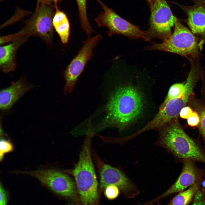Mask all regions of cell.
I'll return each mask as SVG.
<instances>
[{"mask_svg":"<svg viewBox=\"0 0 205 205\" xmlns=\"http://www.w3.org/2000/svg\"><path fill=\"white\" fill-rule=\"evenodd\" d=\"M105 108L106 114L102 129L114 127L122 130L141 116L145 104L144 95L136 87L120 85L111 94Z\"/></svg>","mask_w":205,"mask_h":205,"instance_id":"obj_1","label":"cell"},{"mask_svg":"<svg viewBox=\"0 0 205 205\" xmlns=\"http://www.w3.org/2000/svg\"><path fill=\"white\" fill-rule=\"evenodd\" d=\"M91 137L89 134L86 140L78 162L72 171L79 205H98V182L90 151Z\"/></svg>","mask_w":205,"mask_h":205,"instance_id":"obj_3","label":"cell"},{"mask_svg":"<svg viewBox=\"0 0 205 205\" xmlns=\"http://www.w3.org/2000/svg\"><path fill=\"white\" fill-rule=\"evenodd\" d=\"M9 199L8 192L3 186L1 183L0 186V205H7Z\"/></svg>","mask_w":205,"mask_h":205,"instance_id":"obj_24","label":"cell"},{"mask_svg":"<svg viewBox=\"0 0 205 205\" xmlns=\"http://www.w3.org/2000/svg\"><path fill=\"white\" fill-rule=\"evenodd\" d=\"M102 37L98 35L83 41L78 54L66 68L63 73L66 81L63 91L65 94H69L73 91L78 78L92 57L93 50Z\"/></svg>","mask_w":205,"mask_h":205,"instance_id":"obj_9","label":"cell"},{"mask_svg":"<svg viewBox=\"0 0 205 205\" xmlns=\"http://www.w3.org/2000/svg\"><path fill=\"white\" fill-rule=\"evenodd\" d=\"M192 205H205V199L202 193L199 190L194 196Z\"/></svg>","mask_w":205,"mask_h":205,"instance_id":"obj_25","label":"cell"},{"mask_svg":"<svg viewBox=\"0 0 205 205\" xmlns=\"http://www.w3.org/2000/svg\"><path fill=\"white\" fill-rule=\"evenodd\" d=\"M188 125L192 127H198L200 122V118L198 113L193 111L187 119Z\"/></svg>","mask_w":205,"mask_h":205,"instance_id":"obj_23","label":"cell"},{"mask_svg":"<svg viewBox=\"0 0 205 205\" xmlns=\"http://www.w3.org/2000/svg\"><path fill=\"white\" fill-rule=\"evenodd\" d=\"M185 83L186 81L181 83L174 84L171 86L164 101L159 107V111L163 109L169 101L180 95L184 89Z\"/></svg>","mask_w":205,"mask_h":205,"instance_id":"obj_20","label":"cell"},{"mask_svg":"<svg viewBox=\"0 0 205 205\" xmlns=\"http://www.w3.org/2000/svg\"><path fill=\"white\" fill-rule=\"evenodd\" d=\"M104 189V195L109 200H113L116 199L119 194L120 190L118 187L115 185L108 186Z\"/></svg>","mask_w":205,"mask_h":205,"instance_id":"obj_22","label":"cell"},{"mask_svg":"<svg viewBox=\"0 0 205 205\" xmlns=\"http://www.w3.org/2000/svg\"><path fill=\"white\" fill-rule=\"evenodd\" d=\"M55 12L53 19V25L63 44L67 43L70 35V25L66 15L55 7Z\"/></svg>","mask_w":205,"mask_h":205,"instance_id":"obj_15","label":"cell"},{"mask_svg":"<svg viewBox=\"0 0 205 205\" xmlns=\"http://www.w3.org/2000/svg\"><path fill=\"white\" fill-rule=\"evenodd\" d=\"M77 3L82 28L89 36L93 30L88 19L87 10V0H75Z\"/></svg>","mask_w":205,"mask_h":205,"instance_id":"obj_19","label":"cell"},{"mask_svg":"<svg viewBox=\"0 0 205 205\" xmlns=\"http://www.w3.org/2000/svg\"><path fill=\"white\" fill-rule=\"evenodd\" d=\"M193 96L190 98L187 104L199 116L200 122L198 127L205 144V101L197 99Z\"/></svg>","mask_w":205,"mask_h":205,"instance_id":"obj_17","label":"cell"},{"mask_svg":"<svg viewBox=\"0 0 205 205\" xmlns=\"http://www.w3.org/2000/svg\"><path fill=\"white\" fill-rule=\"evenodd\" d=\"M202 45L200 39L177 19L173 32L169 38L161 43L153 44L146 49L174 53L188 60H198Z\"/></svg>","mask_w":205,"mask_h":205,"instance_id":"obj_4","label":"cell"},{"mask_svg":"<svg viewBox=\"0 0 205 205\" xmlns=\"http://www.w3.org/2000/svg\"><path fill=\"white\" fill-rule=\"evenodd\" d=\"M160 143L181 161L191 159L205 164V153L199 144L184 131L178 118L159 129Z\"/></svg>","mask_w":205,"mask_h":205,"instance_id":"obj_2","label":"cell"},{"mask_svg":"<svg viewBox=\"0 0 205 205\" xmlns=\"http://www.w3.org/2000/svg\"><path fill=\"white\" fill-rule=\"evenodd\" d=\"M21 173L31 176L55 194L78 203L76 185L68 176L54 169L23 171Z\"/></svg>","mask_w":205,"mask_h":205,"instance_id":"obj_6","label":"cell"},{"mask_svg":"<svg viewBox=\"0 0 205 205\" xmlns=\"http://www.w3.org/2000/svg\"><path fill=\"white\" fill-rule=\"evenodd\" d=\"M200 77L202 80L201 94L203 99L205 101V71H202Z\"/></svg>","mask_w":205,"mask_h":205,"instance_id":"obj_27","label":"cell"},{"mask_svg":"<svg viewBox=\"0 0 205 205\" xmlns=\"http://www.w3.org/2000/svg\"><path fill=\"white\" fill-rule=\"evenodd\" d=\"M150 4L152 3L155 0H147Z\"/></svg>","mask_w":205,"mask_h":205,"instance_id":"obj_30","label":"cell"},{"mask_svg":"<svg viewBox=\"0 0 205 205\" xmlns=\"http://www.w3.org/2000/svg\"><path fill=\"white\" fill-rule=\"evenodd\" d=\"M173 119L168 110L164 107L162 110L159 111L155 116L145 126L132 136L137 135L150 130L159 129Z\"/></svg>","mask_w":205,"mask_h":205,"instance_id":"obj_16","label":"cell"},{"mask_svg":"<svg viewBox=\"0 0 205 205\" xmlns=\"http://www.w3.org/2000/svg\"><path fill=\"white\" fill-rule=\"evenodd\" d=\"M13 146L9 140L1 139L0 141V160L3 159L4 154L12 151Z\"/></svg>","mask_w":205,"mask_h":205,"instance_id":"obj_21","label":"cell"},{"mask_svg":"<svg viewBox=\"0 0 205 205\" xmlns=\"http://www.w3.org/2000/svg\"><path fill=\"white\" fill-rule=\"evenodd\" d=\"M96 0L101 5L104 11L101 12L95 20L99 26H105L108 28L107 33L109 36L121 34L130 38H142L149 41L145 32L121 18L101 0Z\"/></svg>","mask_w":205,"mask_h":205,"instance_id":"obj_8","label":"cell"},{"mask_svg":"<svg viewBox=\"0 0 205 205\" xmlns=\"http://www.w3.org/2000/svg\"><path fill=\"white\" fill-rule=\"evenodd\" d=\"M77 204V203L76 202L73 201L71 203H69L67 205H76Z\"/></svg>","mask_w":205,"mask_h":205,"instance_id":"obj_29","label":"cell"},{"mask_svg":"<svg viewBox=\"0 0 205 205\" xmlns=\"http://www.w3.org/2000/svg\"><path fill=\"white\" fill-rule=\"evenodd\" d=\"M58 0H38L37 2L44 1L54 3L55 6H57Z\"/></svg>","mask_w":205,"mask_h":205,"instance_id":"obj_28","label":"cell"},{"mask_svg":"<svg viewBox=\"0 0 205 205\" xmlns=\"http://www.w3.org/2000/svg\"><path fill=\"white\" fill-rule=\"evenodd\" d=\"M199 190V183L197 182L187 190L180 192L167 205H187Z\"/></svg>","mask_w":205,"mask_h":205,"instance_id":"obj_18","label":"cell"},{"mask_svg":"<svg viewBox=\"0 0 205 205\" xmlns=\"http://www.w3.org/2000/svg\"><path fill=\"white\" fill-rule=\"evenodd\" d=\"M182 171L175 182L168 189L157 198L148 202L145 205L159 201L168 195L178 192H181L198 181L202 177L203 171L196 166L195 161L191 159L182 161Z\"/></svg>","mask_w":205,"mask_h":205,"instance_id":"obj_11","label":"cell"},{"mask_svg":"<svg viewBox=\"0 0 205 205\" xmlns=\"http://www.w3.org/2000/svg\"><path fill=\"white\" fill-rule=\"evenodd\" d=\"M55 6L52 3L37 2L35 11L31 17L25 22L19 32L14 34L16 39L21 37H38L48 44L53 41L54 32L53 19Z\"/></svg>","mask_w":205,"mask_h":205,"instance_id":"obj_5","label":"cell"},{"mask_svg":"<svg viewBox=\"0 0 205 205\" xmlns=\"http://www.w3.org/2000/svg\"><path fill=\"white\" fill-rule=\"evenodd\" d=\"M100 189L114 185L118 187L126 198H132L140 191L133 183L119 169L110 165L104 164L100 172Z\"/></svg>","mask_w":205,"mask_h":205,"instance_id":"obj_10","label":"cell"},{"mask_svg":"<svg viewBox=\"0 0 205 205\" xmlns=\"http://www.w3.org/2000/svg\"><path fill=\"white\" fill-rule=\"evenodd\" d=\"M193 111L189 106H185L181 110L179 116L182 118L187 119Z\"/></svg>","mask_w":205,"mask_h":205,"instance_id":"obj_26","label":"cell"},{"mask_svg":"<svg viewBox=\"0 0 205 205\" xmlns=\"http://www.w3.org/2000/svg\"><path fill=\"white\" fill-rule=\"evenodd\" d=\"M186 14L187 23L192 32L205 42V0H195L191 6H181Z\"/></svg>","mask_w":205,"mask_h":205,"instance_id":"obj_12","label":"cell"},{"mask_svg":"<svg viewBox=\"0 0 205 205\" xmlns=\"http://www.w3.org/2000/svg\"><path fill=\"white\" fill-rule=\"evenodd\" d=\"M150 5L149 27L145 31L147 37L149 41L157 38L164 41L172 34L171 29L177 19L165 0H155Z\"/></svg>","mask_w":205,"mask_h":205,"instance_id":"obj_7","label":"cell"},{"mask_svg":"<svg viewBox=\"0 0 205 205\" xmlns=\"http://www.w3.org/2000/svg\"><path fill=\"white\" fill-rule=\"evenodd\" d=\"M28 38L26 36H22L8 44L1 46L0 68L4 73H7L14 71L16 69L17 51L20 47L27 40Z\"/></svg>","mask_w":205,"mask_h":205,"instance_id":"obj_14","label":"cell"},{"mask_svg":"<svg viewBox=\"0 0 205 205\" xmlns=\"http://www.w3.org/2000/svg\"><path fill=\"white\" fill-rule=\"evenodd\" d=\"M34 87L20 79L9 87L1 91L0 108L2 110L9 109L24 94Z\"/></svg>","mask_w":205,"mask_h":205,"instance_id":"obj_13","label":"cell"}]
</instances>
